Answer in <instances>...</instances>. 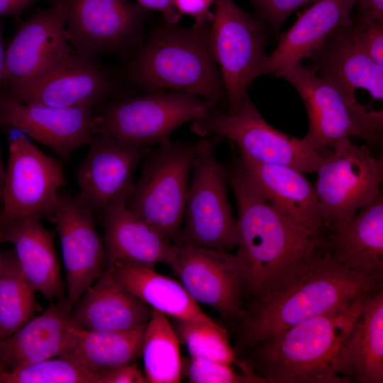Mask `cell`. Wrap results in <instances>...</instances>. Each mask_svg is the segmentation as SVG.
Segmentation results:
<instances>
[{"label": "cell", "mask_w": 383, "mask_h": 383, "mask_svg": "<svg viewBox=\"0 0 383 383\" xmlns=\"http://www.w3.org/2000/svg\"><path fill=\"white\" fill-rule=\"evenodd\" d=\"M226 172L238 208L235 256L244 289L261 300L323 258L327 236L309 234L280 215L252 185L239 158Z\"/></svg>", "instance_id": "6da1fadb"}, {"label": "cell", "mask_w": 383, "mask_h": 383, "mask_svg": "<svg viewBox=\"0 0 383 383\" xmlns=\"http://www.w3.org/2000/svg\"><path fill=\"white\" fill-rule=\"evenodd\" d=\"M369 294L292 326L250 348L255 352V373L267 383L352 382L342 353Z\"/></svg>", "instance_id": "7a4b0ae2"}, {"label": "cell", "mask_w": 383, "mask_h": 383, "mask_svg": "<svg viewBox=\"0 0 383 383\" xmlns=\"http://www.w3.org/2000/svg\"><path fill=\"white\" fill-rule=\"evenodd\" d=\"M211 24L183 27L162 19L125 65L124 77L147 92L179 91L219 106L226 95L211 49Z\"/></svg>", "instance_id": "3957f363"}, {"label": "cell", "mask_w": 383, "mask_h": 383, "mask_svg": "<svg viewBox=\"0 0 383 383\" xmlns=\"http://www.w3.org/2000/svg\"><path fill=\"white\" fill-rule=\"evenodd\" d=\"M383 277L360 274L327 252L315 265L266 298L240 320L238 346L252 348L285 329L382 289Z\"/></svg>", "instance_id": "277c9868"}, {"label": "cell", "mask_w": 383, "mask_h": 383, "mask_svg": "<svg viewBox=\"0 0 383 383\" xmlns=\"http://www.w3.org/2000/svg\"><path fill=\"white\" fill-rule=\"evenodd\" d=\"M300 96L309 119L303 138L320 155L340 140L357 137L372 150L383 138V111L360 104L355 94L320 77L310 67L300 63L282 76Z\"/></svg>", "instance_id": "5b68a950"}, {"label": "cell", "mask_w": 383, "mask_h": 383, "mask_svg": "<svg viewBox=\"0 0 383 383\" xmlns=\"http://www.w3.org/2000/svg\"><path fill=\"white\" fill-rule=\"evenodd\" d=\"M204 139L157 145L125 202L161 237L174 242L183 223L189 177Z\"/></svg>", "instance_id": "8992f818"}, {"label": "cell", "mask_w": 383, "mask_h": 383, "mask_svg": "<svg viewBox=\"0 0 383 383\" xmlns=\"http://www.w3.org/2000/svg\"><path fill=\"white\" fill-rule=\"evenodd\" d=\"M216 106L213 101L187 93L147 92L105 105L96 113L95 133L151 148L170 140L182 124L204 117Z\"/></svg>", "instance_id": "52a82bcc"}, {"label": "cell", "mask_w": 383, "mask_h": 383, "mask_svg": "<svg viewBox=\"0 0 383 383\" xmlns=\"http://www.w3.org/2000/svg\"><path fill=\"white\" fill-rule=\"evenodd\" d=\"M215 140L204 138L194 161L183 225L174 244L227 252L237 246L238 226L227 196L226 167L216 157Z\"/></svg>", "instance_id": "ba28073f"}, {"label": "cell", "mask_w": 383, "mask_h": 383, "mask_svg": "<svg viewBox=\"0 0 383 383\" xmlns=\"http://www.w3.org/2000/svg\"><path fill=\"white\" fill-rule=\"evenodd\" d=\"M210 26L212 52L226 89L229 114L240 108L253 81L263 75L270 28L233 0H214Z\"/></svg>", "instance_id": "9c48e42d"}, {"label": "cell", "mask_w": 383, "mask_h": 383, "mask_svg": "<svg viewBox=\"0 0 383 383\" xmlns=\"http://www.w3.org/2000/svg\"><path fill=\"white\" fill-rule=\"evenodd\" d=\"M191 130L201 136L226 138L239 153L255 161L291 167L303 173L316 172L322 160L304 138L289 135L266 121L248 94L235 113L229 114L216 106L194 121Z\"/></svg>", "instance_id": "30bf717a"}, {"label": "cell", "mask_w": 383, "mask_h": 383, "mask_svg": "<svg viewBox=\"0 0 383 383\" xmlns=\"http://www.w3.org/2000/svg\"><path fill=\"white\" fill-rule=\"evenodd\" d=\"M350 138L322 155L314 186L326 227L345 221L381 193L383 160Z\"/></svg>", "instance_id": "8fae6325"}, {"label": "cell", "mask_w": 383, "mask_h": 383, "mask_svg": "<svg viewBox=\"0 0 383 383\" xmlns=\"http://www.w3.org/2000/svg\"><path fill=\"white\" fill-rule=\"evenodd\" d=\"M8 167L0 199L3 226L16 218H52L65 179L60 164L44 154L28 137L10 128Z\"/></svg>", "instance_id": "7c38bea8"}, {"label": "cell", "mask_w": 383, "mask_h": 383, "mask_svg": "<svg viewBox=\"0 0 383 383\" xmlns=\"http://www.w3.org/2000/svg\"><path fill=\"white\" fill-rule=\"evenodd\" d=\"M66 35L88 57L138 48L148 10L128 0H65Z\"/></svg>", "instance_id": "4fadbf2b"}, {"label": "cell", "mask_w": 383, "mask_h": 383, "mask_svg": "<svg viewBox=\"0 0 383 383\" xmlns=\"http://www.w3.org/2000/svg\"><path fill=\"white\" fill-rule=\"evenodd\" d=\"M113 87L109 71L96 58L70 53L39 75L0 93L27 104L93 109Z\"/></svg>", "instance_id": "5bb4252c"}, {"label": "cell", "mask_w": 383, "mask_h": 383, "mask_svg": "<svg viewBox=\"0 0 383 383\" xmlns=\"http://www.w3.org/2000/svg\"><path fill=\"white\" fill-rule=\"evenodd\" d=\"M196 302L216 310L225 318L241 320L244 284L235 255L213 248L176 245L167 264Z\"/></svg>", "instance_id": "9a60e30c"}, {"label": "cell", "mask_w": 383, "mask_h": 383, "mask_svg": "<svg viewBox=\"0 0 383 383\" xmlns=\"http://www.w3.org/2000/svg\"><path fill=\"white\" fill-rule=\"evenodd\" d=\"M94 211L79 196L59 194L52 219L60 236L67 282L65 301L72 309L106 269L105 248Z\"/></svg>", "instance_id": "2e32d148"}, {"label": "cell", "mask_w": 383, "mask_h": 383, "mask_svg": "<svg viewBox=\"0 0 383 383\" xmlns=\"http://www.w3.org/2000/svg\"><path fill=\"white\" fill-rule=\"evenodd\" d=\"M88 144V152L77 170L79 196L93 211L102 214L125 204L134 188L135 167L150 148L102 133H95Z\"/></svg>", "instance_id": "e0dca14e"}, {"label": "cell", "mask_w": 383, "mask_h": 383, "mask_svg": "<svg viewBox=\"0 0 383 383\" xmlns=\"http://www.w3.org/2000/svg\"><path fill=\"white\" fill-rule=\"evenodd\" d=\"M67 42L66 3L55 0L20 25L6 49L2 89L26 82L63 60L70 54Z\"/></svg>", "instance_id": "ac0fdd59"}, {"label": "cell", "mask_w": 383, "mask_h": 383, "mask_svg": "<svg viewBox=\"0 0 383 383\" xmlns=\"http://www.w3.org/2000/svg\"><path fill=\"white\" fill-rule=\"evenodd\" d=\"M92 108H57L21 103L0 93V126H7L62 157L88 144L95 133Z\"/></svg>", "instance_id": "d6986e66"}, {"label": "cell", "mask_w": 383, "mask_h": 383, "mask_svg": "<svg viewBox=\"0 0 383 383\" xmlns=\"http://www.w3.org/2000/svg\"><path fill=\"white\" fill-rule=\"evenodd\" d=\"M239 155L252 185L280 215L309 234L326 236L314 186L303 172L285 165L262 163L240 153Z\"/></svg>", "instance_id": "ffe728a7"}, {"label": "cell", "mask_w": 383, "mask_h": 383, "mask_svg": "<svg viewBox=\"0 0 383 383\" xmlns=\"http://www.w3.org/2000/svg\"><path fill=\"white\" fill-rule=\"evenodd\" d=\"M354 0H317L300 14L294 23L278 35L275 50L267 55L263 75L283 74L310 57L337 28L350 23Z\"/></svg>", "instance_id": "44dd1931"}, {"label": "cell", "mask_w": 383, "mask_h": 383, "mask_svg": "<svg viewBox=\"0 0 383 383\" xmlns=\"http://www.w3.org/2000/svg\"><path fill=\"white\" fill-rule=\"evenodd\" d=\"M327 252L355 273L383 277V196L340 223L326 227Z\"/></svg>", "instance_id": "7402d4cb"}, {"label": "cell", "mask_w": 383, "mask_h": 383, "mask_svg": "<svg viewBox=\"0 0 383 383\" xmlns=\"http://www.w3.org/2000/svg\"><path fill=\"white\" fill-rule=\"evenodd\" d=\"M152 313L106 268L74 304L70 318V325L83 329L126 331L145 325Z\"/></svg>", "instance_id": "603a6c76"}, {"label": "cell", "mask_w": 383, "mask_h": 383, "mask_svg": "<svg viewBox=\"0 0 383 383\" xmlns=\"http://www.w3.org/2000/svg\"><path fill=\"white\" fill-rule=\"evenodd\" d=\"M349 25L337 28L325 39L309 57L310 67L320 77L351 94L362 89L373 99L382 101L383 65L360 47Z\"/></svg>", "instance_id": "cb8c5ba5"}, {"label": "cell", "mask_w": 383, "mask_h": 383, "mask_svg": "<svg viewBox=\"0 0 383 383\" xmlns=\"http://www.w3.org/2000/svg\"><path fill=\"white\" fill-rule=\"evenodd\" d=\"M2 241L13 246L21 270L35 292L50 301L65 299L52 233L40 218L26 216L9 221L3 226Z\"/></svg>", "instance_id": "d4e9b609"}, {"label": "cell", "mask_w": 383, "mask_h": 383, "mask_svg": "<svg viewBox=\"0 0 383 383\" xmlns=\"http://www.w3.org/2000/svg\"><path fill=\"white\" fill-rule=\"evenodd\" d=\"M101 216L106 268L116 262L151 267L160 262L168 264L176 245L161 237L125 204L106 210Z\"/></svg>", "instance_id": "484cf974"}, {"label": "cell", "mask_w": 383, "mask_h": 383, "mask_svg": "<svg viewBox=\"0 0 383 383\" xmlns=\"http://www.w3.org/2000/svg\"><path fill=\"white\" fill-rule=\"evenodd\" d=\"M145 325L126 331L87 330L70 325L57 357L96 374L135 362L141 355Z\"/></svg>", "instance_id": "4316f807"}, {"label": "cell", "mask_w": 383, "mask_h": 383, "mask_svg": "<svg viewBox=\"0 0 383 383\" xmlns=\"http://www.w3.org/2000/svg\"><path fill=\"white\" fill-rule=\"evenodd\" d=\"M72 309L65 299L50 301L17 331L0 340V369L13 370L57 357L70 325Z\"/></svg>", "instance_id": "83f0119b"}, {"label": "cell", "mask_w": 383, "mask_h": 383, "mask_svg": "<svg viewBox=\"0 0 383 383\" xmlns=\"http://www.w3.org/2000/svg\"><path fill=\"white\" fill-rule=\"evenodd\" d=\"M108 268L127 289L167 317L179 321L215 323L180 282L157 272L154 267L116 262Z\"/></svg>", "instance_id": "f1b7e54d"}, {"label": "cell", "mask_w": 383, "mask_h": 383, "mask_svg": "<svg viewBox=\"0 0 383 383\" xmlns=\"http://www.w3.org/2000/svg\"><path fill=\"white\" fill-rule=\"evenodd\" d=\"M342 357L352 382H383L382 289L365 299Z\"/></svg>", "instance_id": "f546056e"}, {"label": "cell", "mask_w": 383, "mask_h": 383, "mask_svg": "<svg viewBox=\"0 0 383 383\" xmlns=\"http://www.w3.org/2000/svg\"><path fill=\"white\" fill-rule=\"evenodd\" d=\"M167 318L152 309L145 325L140 355L148 383H178L182 377L179 340Z\"/></svg>", "instance_id": "4dcf8cb0"}, {"label": "cell", "mask_w": 383, "mask_h": 383, "mask_svg": "<svg viewBox=\"0 0 383 383\" xmlns=\"http://www.w3.org/2000/svg\"><path fill=\"white\" fill-rule=\"evenodd\" d=\"M13 250L0 261V340L17 331L41 309Z\"/></svg>", "instance_id": "1f68e13d"}, {"label": "cell", "mask_w": 383, "mask_h": 383, "mask_svg": "<svg viewBox=\"0 0 383 383\" xmlns=\"http://www.w3.org/2000/svg\"><path fill=\"white\" fill-rule=\"evenodd\" d=\"M172 326L191 357L240 366L226 331L216 322L174 320Z\"/></svg>", "instance_id": "d6a6232c"}, {"label": "cell", "mask_w": 383, "mask_h": 383, "mask_svg": "<svg viewBox=\"0 0 383 383\" xmlns=\"http://www.w3.org/2000/svg\"><path fill=\"white\" fill-rule=\"evenodd\" d=\"M0 383H99V374L56 357L13 370L0 369Z\"/></svg>", "instance_id": "836d02e7"}, {"label": "cell", "mask_w": 383, "mask_h": 383, "mask_svg": "<svg viewBox=\"0 0 383 383\" xmlns=\"http://www.w3.org/2000/svg\"><path fill=\"white\" fill-rule=\"evenodd\" d=\"M182 374L192 383H265L257 374L237 372L232 365L191 357L182 358Z\"/></svg>", "instance_id": "e575fe53"}, {"label": "cell", "mask_w": 383, "mask_h": 383, "mask_svg": "<svg viewBox=\"0 0 383 383\" xmlns=\"http://www.w3.org/2000/svg\"><path fill=\"white\" fill-rule=\"evenodd\" d=\"M349 28L360 47L383 65V17L355 11Z\"/></svg>", "instance_id": "d590c367"}, {"label": "cell", "mask_w": 383, "mask_h": 383, "mask_svg": "<svg viewBox=\"0 0 383 383\" xmlns=\"http://www.w3.org/2000/svg\"><path fill=\"white\" fill-rule=\"evenodd\" d=\"M255 16L263 21L278 36L282 23L294 11L317 0H248Z\"/></svg>", "instance_id": "8d00e7d4"}, {"label": "cell", "mask_w": 383, "mask_h": 383, "mask_svg": "<svg viewBox=\"0 0 383 383\" xmlns=\"http://www.w3.org/2000/svg\"><path fill=\"white\" fill-rule=\"evenodd\" d=\"M99 383H145L144 374L135 362L97 373Z\"/></svg>", "instance_id": "74e56055"}, {"label": "cell", "mask_w": 383, "mask_h": 383, "mask_svg": "<svg viewBox=\"0 0 383 383\" xmlns=\"http://www.w3.org/2000/svg\"><path fill=\"white\" fill-rule=\"evenodd\" d=\"M173 2L181 15L187 14L194 18V24L211 23L213 13L210 11V7L214 0H173Z\"/></svg>", "instance_id": "f35d334b"}, {"label": "cell", "mask_w": 383, "mask_h": 383, "mask_svg": "<svg viewBox=\"0 0 383 383\" xmlns=\"http://www.w3.org/2000/svg\"><path fill=\"white\" fill-rule=\"evenodd\" d=\"M138 4L146 10L160 11L165 21L178 24L181 14L176 9L173 0H137Z\"/></svg>", "instance_id": "ab89813d"}, {"label": "cell", "mask_w": 383, "mask_h": 383, "mask_svg": "<svg viewBox=\"0 0 383 383\" xmlns=\"http://www.w3.org/2000/svg\"><path fill=\"white\" fill-rule=\"evenodd\" d=\"M38 0H0V16L16 15Z\"/></svg>", "instance_id": "60d3db41"}, {"label": "cell", "mask_w": 383, "mask_h": 383, "mask_svg": "<svg viewBox=\"0 0 383 383\" xmlns=\"http://www.w3.org/2000/svg\"><path fill=\"white\" fill-rule=\"evenodd\" d=\"M355 11L383 17V0H354Z\"/></svg>", "instance_id": "b9f144b4"}, {"label": "cell", "mask_w": 383, "mask_h": 383, "mask_svg": "<svg viewBox=\"0 0 383 383\" xmlns=\"http://www.w3.org/2000/svg\"><path fill=\"white\" fill-rule=\"evenodd\" d=\"M6 49L4 48L1 25L0 23V91L3 85V77L5 67Z\"/></svg>", "instance_id": "7bdbcfd3"}, {"label": "cell", "mask_w": 383, "mask_h": 383, "mask_svg": "<svg viewBox=\"0 0 383 383\" xmlns=\"http://www.w3.org/2000/svg\"><path fill=\"white\" fill-rule=\"evenodd\" d=\"M5 175H6V170L4 169L0 160V197H1V190L4 186V183Z\"/></svg>", "instance_id": "ee69618b"}, {"label": "cell", "mask_w": 383, "mask_h": 383, "mask_svg": "<svg viewBox=\"0 0 383 383\" xmlns=\"http://www.w3.org/2000/svg\"><path fill=\"white\" fill-rule=\"evenodd\" d=\"M2 225H1V221H0V244L1 243H2ZM1 254L0 253V261H1Z\"/></svg>", "instance_id": "f6af8a7d"}]
</instances>
